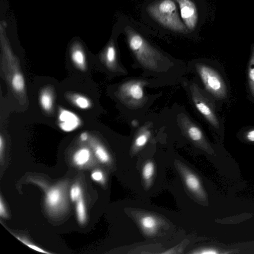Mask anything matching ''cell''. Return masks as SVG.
Instances as JSON below:
<instances>
[{"instance_id":"cell-1","label":"cell","mask_w":254,"mask_h":254,"mask_svg":"<svg viewBox=\"0 0 254 254\" xmlns=\"http://www.w3.org/2000/svg\"><path fill=\"white\" fill-rule=\"evenodd\" d=\"M148 13L159 24L172 31L186 33L187 27L181 19L174 0H158L148 6Z\"/></svg>"},{"instance_id":"cell-2","label":"cell","mask_w":254,"mask_h":254,"mask_svg":"<svg viewBox=\"0 0 254 254\" xmlns=\"http://www.w3.org/2000/svg\"><path fill=\"white\" fill-rule=\"evenodd\" d=\"M198 71L206 89L216 99L223 101L228 97L226 82L217 70L206 65L200 64L198 66Z\"/></svg>"},{"instance_id":"cell-3","label":"cell","mask_w":254,"mask_h":254,"mask_svg":"<svg viewBox=\"0 0 254 254\" xmlns=\"http://www.w3.org/2000/svg\"><path fill=\"white\" fill-rule=\"evenodd\" d=\"M178 4L181 16L187 28L193 30L198 21L196 6L191 0H175Z\"/></svg>"},{"instance_id":"cell-4","label":"cell","mask_w":254,"mask_h":254,"mask_svg":"<svg viewBox=\"0 0 254 254\" xmlns=\"http://www.w3.org/2000/svg\"><path fill=\"white\" fill-rule=\"evenodd\" d=\"M81 124L80 118L74 113L65 109H61L58 114V125L63 131L71 132L78 128Z\"/></svg>"},{"instance_id":"cell-5","label":"cell","mask_w":254,"mask_h":254,"mask_svg":"<svg viewBox=\"0 0 254 254\" xmlns=\"http://www.w3.org/2000/svg\"><path fill=\"white\" fill-rule=\"evenodd\" d=\"M63 194L61 190L57 187L51 188L47 191L45 197V204L50 209H55L62 202Z\"/></svg>"},{"instance_id":"cell-6","label":"cell","mask_w":254,"mask_h":254,"mask_svg":"<svg viewBox=\"0 0 254 254\" xmlns=\"http://www.w3.org/2000/svg\"><path fill=\"white\" fill-rule=\"evenodd\" d=\"M72 61L79 69L84 70L86 67V57L82 49L78 45H75L71 51Z\"/></svg>"},{"instance_id":"cell-7","label":"cell","mask_w":254,"mask_h":254,"mask_svg":"<svg viewBox=\"0 0 254 254\" xmlns=\"http://www.w3.org/2000/svg\"><path fill=\"white\" fill-rule=\"evenodd\" d=\"M91 157V151L87 147H81L76 150L72 156L73 163L77 166L82 167L87 164Z\"/></svg>"},{"instance_id":"cell-8","label":"cell","mask_w":254,"mask_h":254,"mask_svg":"<svg viewBox=\"0 0 254 254\" xmlns=\"http://www.w3.org/2000/svg\"><path fill=\"white\" fill-rule=\"evenodd\" d=\"M40 104L42 109L50 112L53 107V96L51 92L48 89L43 90L39 96Z\"/></svg>"},{"instance_id":"cell-9","label":"cell","mask_w":254,"mask_h":254,"mask_svg":"<svg viewBox=\"0 0 254 254\" xmlns=\"http://www.w3.org/2000/svg\"><path fill=\"white\" fill-rule=\"evenodd\" d=\"M248 79L250 95L254 99V47L252 49L248 64Z\"/></svg>"},{"instance_id":"cell-10","label":"cell","mask_w":254,"mask_h":254,"mask_svg":"<svg viewBox=\"0 0 254 254\" xmlns=\"http://www.w3.org/2000/svg\"><path fill=\"white\" fill-rule=\"evenodd\" d=\"M140 224L143 230L147 234L153 233L157 226L156 219L150 215L143 217L140 220Z\"/></svg>"},{"instance_id":"cell-11","label":"cell","mask_w":254,"mask_h":254,"mask_svg":"<svg viewBox=\"0 0 254 254\" xmlns=\"http://www.w3.org/2000/svg\"><path fill=\"white\" fill-rule=\"evenodd\" d=\"M95 154L98 159L102 163H107L110 161V156L105 148L98 143L92 144Z\"/></svg>"},{"instance_id":"cell-12","label":"cell","mask_w":254,"mask_h":254,"mask_svg":"<svg viewBox=\"0 0 254 254\" xmlns=\"http://www.w3.org/2000/svg\"><path fill=\"white\" fill-rule=\"evenodd\" d=\"M70 99L75 106L82 110L88 109L91 106L90 100L86 97L81 95H72Z\"/></svg>"},{"instance_id":"cell-13","label":"cell","mask_w":254,"mask_h":254,"mask_svg":"<svg viewBox=\"0 0 254 254\" xmlns=\"http://www.w3.org/2000/svg\"><path fill=\"white\" fill-rule=\"evenodd\" d=\"M185 182L190 190L195 192H198L201 190L199 180L194 174L188 173L185 177Z\"/></svg>"},{"instance_id":"cell-14","label":"cell","mask_w":254,"mask_h":254,"mask_svg":"<svg viewBox=\"0 0 254 254\" xmlns=\"http://www.w3.org/2000/svg\"><path fill=\"white\" fill-rule=\"evenodd\" d=\"M76 212L78 222L83 224L86 219V209L83 196L76 201Z\"/></svg>"},{"instance_id":"cell-15","label":"cell","mask_w":254,"mask_h":254,"mask_svg":"<svg viewBox=\"0 0 254 254\" xmlns=\"http://www.w3.org/2000/svg\"><path fill=\"white\" fill-rule=\"evenodd\" d=\"M11 85L13 89L17 92H21L24 89L25 80L21 73L16 72L13 75Z\"/></svg>"},{"instance_id":"cell-16","label":"cell","mask_w":254,"mask_h":254,"mask_svg":"<svg viewBox=\"0 0 254 254\" xmlns=\"http://www.w3.org/2000/svg\"><path fill=\"white\" fill-rule=\"evenodd\" d=\"M129 94L132 98L135 100L141 99L144 95L141 86L138 84L131 85L129 89Z\"/></svg>"},{"instance_id":"cell-17","label":"cell","mask_w":254,"mask_h":254,"mask_svg":"<svg viewBox=\"0 0 254 254\" xmlns=\"http://www.w3.org/2000/svg\"><path fill=\"white\" fill-rule=\"evenodd\" d=\"M154 173V165L152 162L146 163L142 169V176L145 180H149Z\"/></svg>"},{"instance_id":"cell-18","label":"cell","mask_w":254,"mask_h":254,"mask_svg":"<svg viewBox=\"0 0 254 254\" xmlns=\"http://www.w3.org/2000/svg\"><path fill=\"white\" fill-rule=\"evenodd\" d=\"M106 60L108 64H113L116 58V49L113 44H110L106 51Z\"/></svg>"},{"instance_id":"cell-19","label":"cell","mask_w":254,"mask_h":254,"mask_svg":"<svg viewBox=\"0 0 254 254\" xmlns=\"http://www.w3.org/2000/svg\"><path fill=\"white\" fill-rule=\"evenodd\" d=\"M188 134L193 141L200 140L203 137L202 132L197 127L192 126L188 129Z\"/></svg>"},{"instance_id":"cell-20","label":"cell","mask_w":254,"mask_h":254,"mask_svg":"<svg viewBox=\"0 0 254 254\" xmlns=\"http://www.w3.org/2000/svg\"><path fill=\"white\" fill-rule=\"evenodd\" d=\"M69 195L73 202L76 201L82 195L81 187L78 185H73L70 189Z\"/></svg>"},{"instance_id":"cell-21","label":"cell","mask_w":254,"mask_h":254,"mask_svg":"<svg viewBox=\"0 0 254 254\" xmlns=\"http://www.w3.org/2000/svg\"><path fill=\"white\" fill-rule=\"evenodd\" d=\"M92 179L97 182L104 183L105 177L104 174L100 170H95L93 171L91 175Z\"/></svg>"},{"instance_id":"cell-22","label":"cell","mask_w":254,"mask_h":254,"mask_svg":"<svg viewBox=\"0 0 254 254\" xmlns=\"http://www.w3.org/2000/svg\"><path fill=\"white\" fill-rule=\"evenodd\" d=\"M148 135L146 133L139 135L135 140V145L138 147H141L145 145L147 142Z\"/></svg>"},{"instance_id":"cell-23","label":"cell","mask_w":254,"mask_h":254,"mask_svg":"<svg viewBox=\"0 0 254 254\" xmlns=\"http://www.w3.org/2000/svg\"><path fill=\"white\" fill-rule=\"evenodd\" d=\"M17 238L19 241H20L23 244H25L28 247H29L30 248L33 249L36 251H37V252H39L40 253H45V254H50V253L45 251L44 250L37 247V246H36L35 245H33L32 243H29V242L25 241L24 239H21L19 237H17Z\"/></svg>"},{"instance_id":"cell-24","label":"cell","mask_w":254,"mask_h":254,"mask_svg":"<svg viewBox=\"0 0 254 254\" xmlns=\"http://www.w3.org/2000/svg\"><path fill=\"white\" fill-rule=\"evenodd\" d=\"M243 136L247 141L254 142V127L247 130L243 133Z\"/></svg>"},{"instance_id":"cell-25","label":"cell","mask_w":254,"mask_h":254,"mask_svg":"<svg viewBox=\"0 0 254 254\" xmlns=\"http://www.w3.org/2000/svg\"><path fill=\"white\" fill-rule=\"evenodd\" d=\"M6 210L2 201L1 198H0V215L2 217H5L6 216Z\"/></svg>"},{"instance_id":"cell-26","label":"cell","mask_w":254,"mask_h":254,"mask_svg":"<svg viewBox=\"0 0 254 254\" xmlns=\"http://www.w3.org/2000/svg\"><path fill=\"white\" fill-rule=\"evenodd\" d=\"M199 253L202 254H217V252L213 249H205V250H202Z\"/></svg>"},{"instance_id":"cell-27","label":"cell","mask_w":254,"mask_h":254,"mask_svg":"<svg viewBox=\"0 0 254 254\" xmlns=\"http://www.w3.org/2000/svg\"><path fill=\"white\" fill-rule=\"evenodd\" d=\"M88 138V134L87 132H82L80 135V139L82 141H86Z\"/></svg>"},{"instance_id":"cell-28","label":"cell","mask_w":254,"mask_h":254,"mask_svg":"<svg viewBox=\"0 0 254 254\" xmlns=\"http://www.w3.org/2000/svg\"><path fill=\"white\" fill-rule=\"evenodd\" d=\"M3 146V139H2V136H0V152L1 155L2 154Z\"/></svg>"},{"instance_id":"cell-29","label":"cell","mask_w":254,"mask_h":254,"mask_svg":"<svg viewBox=\"0 0 254 254\" xmlns=\"http://www.w3.org/2000/svg\"><path fill=\"white\" fill-rule=\"evenodd\" d=\"M131 125L133 127H136L138 126V123L137 120H134L131 122Z\"/></svg>"}]
</instances>
